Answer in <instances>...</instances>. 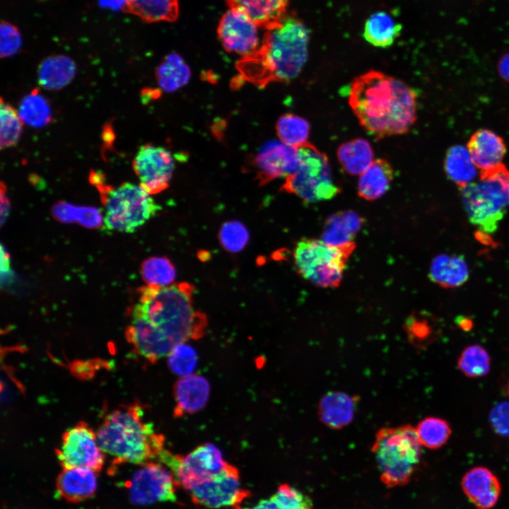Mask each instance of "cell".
Here are the masks:
<instances>
[{"instance_id":"obj_1","label":"cell","mask_w":509,"mask_h":509,"mask_svg":"<svg viewBox=\"0 0 509 509\" xmlns=\"http://www.w3.org/2000/svg\"><path fill=\"white\" fill-rule=\"evenodd\" d=\"M349 103L360 124L378 139L406 133L416 119L415 92L379 71L353 80Z\"/></svg>"},{"instance_id":"obj_2","label":"cell","mask_w":509,"mask_h":509,"mask_svg":"<svg viewBox=\"0 0 509 509\" xmlns=\"http://www.w3.org/2000/svg\"><path fill=\"white\" fill-rule=\"evenodd\" d=\"M309 39L303 22L286 14L278 25L267 30L254 52L242 57L238 69L245 79L259 86L289 82L307 61Z\"/></svg>"},{"instance_id":"obj_3","label":"cell","mask_w":509,"mask_h":509,"mask_svg":"<svg viewBox=\"0 0 509 509\" xmlns=\"http://www.w3.org/2000/svg\"><path fill=\"white\" fill-rule=\"evenodd\" d=\"M138 294V303L133 308L175 345L203 337L207 319L194 308L190 283L146 285L139 289Z\"/></svg>"},{"instance_id":"obj_4","label":"cell","mask_w":509,"mask_h":509,"mask_svg":"<svg viewBox=\"0 0 509 509\" xmlns=\"http://www.w3.org/2000/svg\"><path fill=\"white\" fill-rule=\"evenodd\" d=\"M96 433L101 449L117 462L141 465L153 462L165 450L164 436L145 420L137 403L109 413Z\"/></svg>"},{"instance_id":"obj_5","label":"cell","mask_w":509,"mask_h":509,"mask_svg":"<svg viewBox=\"0 0 509 509\" xmlns=\"http://www.w3.org/2000/svg\"><path fill=\"white\" fill-rule=\"evenodd\" d=\"M89 181L98 190L104 206L105 230L134 233L161 209L139 185L126 182L114 187L95 170L90 172Z\"/></svg>"},{"instance_id":"obj_6","label":"cell","mask_w":509,"mask_h":509,"mask_svg":"<svg viewBox=\"0 0 509 509\" xmlns=\"http://www.w3.org/2000/svg\"><path fill=\"white\" fill-rule=\"evenodd\" d=\"M421 446L416 428L409 424L378 431L372 451L386 486H403L410 481L421 461Z\"/></svg>"},{"instance_id":"obj_7","label":"cell","mask_w":509,"mask_h":509,"mask_svg":"<svg viewBox=\"0 0 509 509\" xmlns=\"http://www.w3.org/2000/svg\"><path fill=\"white\" fill-rule=\"evenodd\" d=\"M469 221L484 235L498 229L509 209V170L503 164L479 172V178L460 188Z\"/></svg>"},{"instance_id":"obj_8","label":"cell","mask_w":509,"mask_h":509,"mask_svg":"<svg viewBox=\"0 0 509 509\" xmlns=\"http://www.w3.org/2000/svg\"><path fill=\"white\" fill-rule=\"evenodd\" d=\"M355 247L354 242L337 246L322 240L303 238L295 247L294 264L299 274L314 285L337 287Z\"/></svg>"},{"instance_id":"obj_9","label":"cell","mask_w":509,"mask_h":509,"mask_svg":"<svg viewBox=\"0 0 509 509\" xmlns=\"http://www.w3.org/2000/svg\"><path fill=\"white\" fill-rule=\"evenodd\" d=\"M296 149L298 167L286 177L283 190L306 202L328 200L337 195L340 189L334 180L327 156L309 142Z\"/></svg>"},{"instance_id":"obj_10","label":"cell","mask_w":509,"mask_h":509,"mask_svg":"<svg viewBox=\"0 0 509 509\" xmlns=\"http://www.w3.org/2000/svg\"><path fill=\"white\" fill-rule=\"evenodd\" d=\"M158 458L170 469L178 486L186 490L214 477L228 464L221 450L211 443L201 445L185 456L164 450Z\"/></svg>"},{"instance_id":"obj_11","label":"cell","mask_w":509,"mask_h":509,"mask_svg":"<svg viewBox=\"0 0 509 509\" xmlns=\"http://www.w3.org/2000/svg\"><path fill=\"white\" fill-rule=\"evenodd\" d=\"M187 490L195 504L216 509H241L250 496V491L241 486L238 469L228 463L214 477Z\"/></svg>"},{"instance_id":"obj_12","label":"cell","mask_w":509,"mask_h":509,"mask_svg":"<svg viewBox=\"0 0 509 509\" xmlns=\"http://www.w3.org/2000/svg\"><path fill=\"white\" fill-rule=\"evenodd\" d=\"M177 486L171 471L153 462L141 464L127 483L131 502L139 505L175 501Z\"/></svg>"},{"instance_id":"obj_13","label":"cell","mask_w":509,"mask_h":509,"mask_svg":"<svg viewBox=\"0 0 509 509\" xmlns=\"http://www.w3.org/2000/svg\"><path fill=\"white\" fill-rule=\"evenodd\" d=\"M56 453L63 468L86 467L97 472L103 467L105 458L97 433L83 421L64 433Z\"/></svg>"},{"instance_id":"obj_14","label":"cell","mask_w":509,"mask_h":509,"mask_svg":"<svg viewBox=\"0 0 509 509\" xmlns=\"http://www.w3.org/2000/svg\"><path fill=\"white\" fill-rule=\"evenodd\" d=\"M175 166V159L170 151L151 144L141 146L132 162L139 185L151 195L169 187Z\"/></svg>"},{"instance_id":"obj_15","label":"cell","mask_w":509,"mask_h":509,"mask_svg":"<svg viewBox=\"0 0 509 509\" xmlns=\"http://www.w3.org/2000/svg\"><path fill=\"white\" fill-rule=\"evenodd\" d=\"M258 28L245 14L228 8L220 18L217 35L225 50L242 57L252 54L259 47L261 41Z\"/></svg>"},{"instance_id":"obj_16","label":"cell","mask_w":509,"mask_h":509,"mask_svg":"<svg viewBox=\"0 0 509 509\" xmlns=\"http://www.w3.org/2000/svg\"><path fill=\"white\" fill-rule=\"evenodd\" d=\"M130 316L125 337L134 351L151 363L168 356L176 345L133 307Z\"/></svg>"},{"instance_id":"obj_17","label":"cell","mask_w":509,"mask_h":509,"mask_svg":"<svg viewBox=\"0 0 509 509\" xmlns=\"http://www.w3.org/2000/svg\"><path fill=\"white\" fill-rule=\"evenodd\" d=\"M257 177L265 184L281 177H288L298 167L296 148L281 141H270L262 146L255 158Z\"/></svg>"},{"instance_id":"obj_18","label":"cell","mask_w":509,"mask_h":509,"mask_svg":"<svg viewBox=\"0 0 509 509\" xmlns=\"http://www.w3.org/2000/svg\"><path fill=\"white\" fill-rule=\"evenodd\" d=\"M461 486L464 495L477 509H491L498 503L501 486L498 477L485 467H475L463 476Z\"/></svg>"},{"instance_id":"obj_19","label":"cell","mask_w":509,"mask_h":509,"mask_svg":"<svg viewBox=\"0 0 509 509\" xmlns=\"http://www.w3.org/2000/svg\"><path fill=\"white\" fill-rule=\"evenodd\" d=\"M472 160L479 172L496 168L503 163L506 153L503 139L494 131L482 129L475 131L467 144Z\"/></svg>"},{"instance_id":"obj_20","label":"cell","mask_w":509,"mask_h":509,"mask_svg":"<svg viewBox=\"0 0 509 509\" xmlns=\"http://www.w3.org/2000/svg\"><path fill=\"white\" fill-rule=\"evenodd\" d=\"M210 385L203 376L190 374L180 378L175 383L174 416L181 417L201 410L208 402Z\"/></svg>"},{"instance_id":"obj_21","label":"cell","mask_w":509,"mask_h":509,"mask_svg":"<svg viewBox=\"0 0 509 509\" xmlns=\"http://www.w3.org/2000/svg\"><path fill=\"white\" fill-rule=\"evenodd\" d=\"M359 397L356 395L332 391L322 396L318 404V416L328 428L339 430L350 424L354 419Z\"/></svg>"},{"instance_id":"obj_22","label":"cell","mask_w":509,"mask_h":509,"mask_svg":"<svg viewBox=\"0 0 509 509\" xmlns=\"http://www.w3.org/2000/svg\"><path fill=\"white\" fill-rule=\"evenodd\" d=\"M98 483L97 471L86 467L63 468L57 479V490L66 501L78 502L91 497Z\"/></svg>"},{"instance_id":"obj_23","label":"cell","mask_w":509,"mask_h":509,"mask_svg":"<svg viewBox=\"0 0 509 509\" xmlns=\"http://www.w3.org/2000/svg\"><path fill=\"white\" fill-rule=\"evenodd\" d=\"M228 8L247 16L259 28L269 30L287 14L289 0H225Z\"/></svg>"},{"instance_id":"obj_24","label":"cell","mask_w":509,"mask_h":509,"mask_svg":"<svg viewBox=\"0 0 509 509\" xmlns=\"http://www.w3.org/2000/svg\"><path fill=\"white\" fill-rule=\"evenodd\" d=\"M469 276V266L463 255L441 254L431 262L429 278L443 288L460 287Z\"/></svg>"},{"instance_id":"obj_25","label":"cell","mask_w":509,"mask_h":509,"mask_svg":"<svg viewBox=\"0 0 509 509\" xmlns=\"http://www.w3.org/2000/svg\"><path fill=\"white\" fill-rule=\"evenodd\" d=\"M394 170L386 159H377L360 175L358 194L361 198L373 201L383 196L390 189Z\"/></svg>"},{"instance_id":"obj_26","label":"cell","mask_w":509,"mask_h":509,"mask_svg":"<svg viewBox=\"0 0 509 509\" xmlns=\"http://www.w3.org/2000/svg\"><path fill=\"white\" fill-rule=\"evenodd\" d=\"M123 11L146 23L173 22L179 17V0H124Z\"/></svg>"},{"instance_id":"obj_27","label":"cell","mask_w":509,"mask_h":509,"mask_svg":"<svg viewBox=\"0 0 509 509\" xmlns=\"http://www.w3.org/2000/svg\"><path fill=\"white\" fill-rule=\"evenodd\" d=\"M76 65L69 57L64 55L45 59L37 71L39 84L47 90H59L69 84L74 77Z\"/></svg>"},{"instance_id":"obj_28","label":"cell","mask_w":509,"mask_h":509,"mask_svg":"<svg viewBox=\"0 0 509 509\" xmlns=\"http://www.w3.org/2000/svg\"><path fill=\"white\" fill-rule=\"evenodd\" d=\"M337 158L344 170L349 175L363 173L374 161V153L370 143L357 138L340 145Z\"/></svg>"},{"instance_id":"obj_29","label":"cell","mask_w":509,"mask_h":509,"mask_svg":"<svg viewBox=\"0 0 509 509\" xmlns=\"http://www.w3.org/2000/svg\"><path fill=\"white\" fill-rule=\"evenodd\" d=\"M402 25L385 11L373 13L365 21L363 35L370 45L385 48L399 36Z\"/></svg>"},{"instance_id":"obj_30","label":"cell","mask_w":509,"mask_h":509,"mask_svg":"<svg viewBox=\"0 0 509 509\" xmlns=\"http://www.w3.org/2000/svg\"><path fill=\"white\" fill-rule=\"evenodd\" d=\"M444 168L448 178L460 189L474 182L478 170L467 147L461 145L453 146L447 150Z\"/></svg>"},{"instance_id":"obj_31","label":"cell","mask_w":509,"mask_h":509,"mask_svg":"<svg viewBox=\"0 0 509 509\" xmlns=\"http://www.w3.org/2000/svg\"><path fill=\"white\" fill-rule=\"evenodd\" d=\"M156 79L159 86L166 92L180 89L189 81V67L177 53L166 55L157 68Z\"/></svg>"},{"instance_id":"obj_32","label":"cell","mask_w":509,"mask_h":509,"mask_svg":"<svg viewBox=\"0 0 509 509\" xmlns=\"http://www.w3.org/2000/svg\"><path fill=\"white\" fill-rule=\"evenodd\" d=\"M311 499L295 487L283 484L267 499L241 509H312Z\"/></svg>"},{"instance_id":"obj_33","label":"cell","mask_w":509,"mask_h":509,"mask_svg":"<svg viewBox=\"0 0 509 509\" xmlns=\"http://www.w3.org/2000/svg\"><path fill=\"white\" fill-rule=\"evenodd\" d=\"M18 112L23 123L35 128L48 124L52 118L49 102L37 88L23 98Z\"/></svg>"},{"instance_id":"obj_34","label":"cell","mask_w":509,"mask_h":509,"mask_svg":"<svg viewBox=\"0 0 509 509\" xmlns=\"http://www.w3.org/2000/svg\"><path fill=\"white\" fill-rule=\"evenodd\" d=\"M310 129V124L305 119L291 113L281 115L276 124L279 140L294 148L308 142Z\"/></svg>"},{"instance_id":"obj_35","label":"cell","mask_w":509,"mask_h":509,"mask_svg":"<svg viewBox=\"0 0 509 509\" xmlns=\"http://www.w3.org/2000/svg\"><path fill=\"white\" fill-rule=\"evenodd\" d=\"M416 431L421 445L431 450L443 447L452 433L447 421L435 416L422 419L416 427Z\"/></svg>"},{"instance_id":"obj_36","label":"cell","mask_w":509,"mask_h":509,"mask_svg":"<svg viewBox=\"0 0 509 509\" xmlns=\"http://www.w3.org/2000/svg\"><path fill=\"white\" fill-rule=\"evenodd\" d=\"M457 366L468 378L483 377L490 370L491 358L483 346L478 344L470 345L461 353L457 360Z\"/></svg>"},{"instance_id":"obj_37","label":"cell","mask_w":509,"mask_h":509,"mask_svg":"<svg viewBox=\"0 0 509 509\" xmlns=\"http://www.w3.org/2000/svg\"><path fill=\"white\" fill-rule=\"evenodd\" d=\"M141 274L147 285L157 286L171 285L176 277L174 264L165 257H151L144 261Z\"/></svg>"},{"instance_id":"obj_38","label":"cell","mask_w":509,"mask_h":509,"mask_svg":"<svg viewBox=\"0 0 509 509\" xmlns=\"http://www.w3.org/2000/svg\"><path fill=\"white\" fill-rule=\"evenodd\" d=\"M23 122L18 112L9 103L1 98L0 147L6 149L15 146L21 136Z\"/></svg>"},{"instance_id":"obj_39","label":"cell","mask_w":509,"mask_h":509,"mask_svg":"<svg viewBox=\"0 0 509 509\" xmlns=\"http://www.w3.org/2000/svg\"><path fill=\"white\" fill-rule=\"evenodd\" d=\"M405 328L410 342L418 349H426L437 338L438 332L424 316L412 315L406 322Z\"/></svg>"},{"instance_id":"obj_40","label":"cell","mask_w":509,"mask_h":509,"mask_svg":"<svg viewBox=\"0 0 509 509\" xmlns=\"http://www.w3.org/2000/svg\"><path fill=\"white\" fill-rule=\"evenodd\" d=\"M197 361L196 351L185 343L175 346L168 355V365L170 370L182 377L192 374Z\"/></svg>"},{"instance_id":"obj_41","label":"cell","mask_w":509,"mask_h":509,"mask_svg":"<svg viewBox=\"0 0 509 509\" xmlns=\"http://www.w3.org/2000/svg\"><path fill=\"white\" fill-rule=\"evenodd\" d=\"M354 235L344 224L339 213L330 216L326 221L322 240L332 245H344L352 242Z\"/></svg>"},{"instance_id":"obj_42","label":"cell","mask_w":509,"mask_h":509,"mask_svg":"<svg viewBox=\"0 0 509 509\" xmlns=\"http://www.w3.org/2000/svg\"><path fill=\"white\" fill-rule=\"evenodd\" d=\"M221 242L230 252L242 250L248 240V233L243 225L237 221L225 223L220 233Z\"/></svg>"},{"instance_id":"obj_43","label":"cell","mask_w":509,"mask_h":509,"mask_svg":"<svg viewBox=\"0 0 509 509\" xmlns=\"http://www.w3.org/2000/svg\"><path fill=\"white\" fill-rule=\"evenodd\" d=\"M22 45L18 28L8 21H2L0 27V55L1 58L16 54Z\"/></svg>"},{"instance_id":"obj_44","label":"cell","mask_w":509,"mask_h":509,"mask_svg":"<svg viewBox=\"0 0 509 509\" xmlns=\"http://www.w3.org/2000/svg\"><path fill=\"white\" fill-rule=\"evenodd\" d=\"M489 420L497 434L509 436V403L501 402L495 406L491 411Z\"/></svg>"},{"instance_id":"obj_45","label":"cell","mask_w":509,"mask_h":509,"mask_svg":"<svg viewBox=\"0 0 509 509\" xmlns=\"http://www.w3.org/2000/svg\"><path fill=\"white\" fill-rule=\"evenodd\" d=\"M339 216L345 226L353 235L362 226V218L352 211L339 213Z\"/></svg>"},{"instance_id":"obj_46","label":"cell","mask_w":509,"mask_h":509,"mask_svg":"<svg viewBox=\"0 0 509 509\" xmlns=\"http://www.w3.org/2000/svg\"><path fill=\"white\" fill-rule=\"evenodd\" d=\"M1 223L8 216L9 201L6 195V187L3 182L1 183Z\"/></svg>"},{"instance_id":"obj_47","label":"cell","mask_w":509,"mask_h":509,"mask_svg":"<svg viewBox=\"0 0 509 509\" xmlns=\"http://www.w3.org/2000/svg\"><path fill=\"white\" fill-rule=\"evenodd\" d=\"M460 327L464 330H469L472 327V322L467 318H462L458 321Z\"/></svg>"},{"instance_id":"obj_48","label":"cell","mask_w":509,"mask_h":509,"mask_svg":"<svg viewBox=\"0 0 509 509\" xmlns=\"http://www.w3.org/2000/svg\"><path fill=\"white\" fill-rule=\"evenodd\" d=\"M507 390H508V395H509V382H508V389H507Z\"/></svg>"}]
</instances>
